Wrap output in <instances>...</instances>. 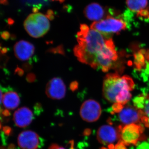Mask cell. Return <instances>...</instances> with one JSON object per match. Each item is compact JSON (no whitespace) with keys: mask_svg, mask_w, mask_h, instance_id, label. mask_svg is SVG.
<instances>
[{"mask_svg":"<svg viewBox=\"0 0 149 149\" xmlns=\"http://www.w3.org/2000/svg\"><path fill=\"white\" fill-rule=\"evenodd\" d=\"M46 94L49 98L61 100L66 94V87L59 77H54L48 82L46 86Z\"/></svg>","mask_w":149,"mask_h":149,"instance_id":"ba28073f","label":"cell"},{"mask_svg":"<svg viewBox=\"0 0 149 149\" xmlns=\"http://www.w3.org/2000/svg\"><path fill=\"white\" fill-rule=\"evenodd\" d=\"M26 80L28 83H33L36 80V75L33 73H28L26 76Z\"/></svg>","mask_w":149,"mask_h":149,"instance_id":"d6986e66","label":"cell"},{"mask_svg":"<svg viewBox=\"0 0 149 149\" xmlns=\"http://www.w3.org/2000/svg\"><path fill=\"white\" fill-rule=\"evenodd\" d=\"M118 128L120 134L119 140H121L125 146H136L139 141L146 139V136L143 134V125L141 123H132L124 126L120 125Z\"/></svg>","mask_w":149,"mask_h":149,"instance_id":"277c9868","label":"cell"},{"mask_svg":"<svg viewBox=\"0 0 149 149\" xmlns=\"http://www.w3.org/2000/svg\"><path fill=\"white\" fill-rule=\"evenodd\" d=\"M91 133V132L90 130H89V129H86V130H85V131H84V134L85 135H86V136H87V135H90Z\"/></svg>","mask_w":149,"mask_h":149,"instance_id":"f546056e","label":"cell"},{"mask_svg":"<svg viewBox=\"0 0 149 149\" xmlns=\"http://www.w3.org/2000/svg\"><path fill=\"white\" fill-rule=\"evenodd\" d=\"M52 1H58L60 3H62L63 2H64V1H65V0H52Z\"/></svg>","mask_w":149,"mask_h":149,"instance_id":"d6a6232c","label":"cell"},{"mask_svg":"<svg viewBox=\"0 0 149 149\" xmlns=\"http://www.w3.org/2000/svg\"><path fill=\"white\" fill-rule=\"evenodd\" d=\"M77 39L78 44L73 51L80 62L104 72L112 68L118 56L111 38L81 24Z\"/></svg>","mask_w":149,"mask_h":149,"instance_id":"6da1fadb","label":"cell"},{"mask_svg":"<svg viewBox=\"0 0 149 149\" xmlns=\"http://www.w3.org/2000/svg\"><path fill=\"white\" fill-rule=\"evenodd\" d=\"M46 16L50 20H53L54 18V15L53 11L51 10H49L47 11Z\"/></svg>","mask_w":149,"mask_h":149,"instance_id":"7402d4cb","label":"cell"},{"mask_svg":"<svg viewBox=\"0 0 149 149\" xmlns=\"http://www.w3.org/2000/svg\"><path fill=\"white\" fill-rule=\"evenodd\" d=\"M1 36L3 40H8L10 37V34L7 31H3L1 33Z\"/></svg>","mask_w":149,"mask_h":149,"instance_id":"603a6c76","label":"cell"},{"mask_svg":"<svg viewBox=\"0 0 149 149\" xmlns=\"http://www.w3.org/2000/svg\"><path fill=\"white\" fill-rule=\"evenodd\" d=\"M135 84L133 79L128 76L120 77L117 73L107 74L104 80L103 93L104 97L113 104L120 94L126 91H132Z\"/></svg>","mask_w":149,"mask_h":149,"instance_id":"7a4b0ae2","label":"cell"},{"mask_svg":"<svg viewBox=\"0 0 149 149\" xmlns=\"http://www.w3.org/2000/svg\"><path fill=\"white\" fill-rule=\"evenodd\" d=\"M26 2H27L31 4H41L42 3L47 1V0H25Z\"/></svg>","mask_w":149,"mask_h":149,"instance_id":"cb8c5ba5","label":"cell"},{"mask_svg":"<svg viewBox=\"0 0 149 149\" xmlns=\"http://www.w3.org/2000/svg\"><path fill=\"white\" fill-rule=\"evenodd\" d=\"M138 16L140 18L145 19H149V11L144 10L138 13Z\"/></svg>","mask_w":149,"mask_h":149,"instance_id":"e0dca14e","label":"cell"},{"mask_svg":"<svg viewBox=\"0 0 149 149\" xmlns=\"http://www.w3.org/2000/svg\"><path fill=\"white\" fill-rule=\"evenodd\" d=\"M35 48L32 43L25 40L18 41L14 46V52L17 58L22 61L28 60L33 55Z\"/></svg>","mask_w":149,"mask_h":149,"instance_id":"8fae6325","label":"cell"},{"mask_svg":"<svg viewBox=\"0 0 149 149\" xmlns=\"http://www.w3.org/2000/svg\"><path fill=\"white\" fill-rule=\"evenodd\" d=\"M33 119L32 111L27 107H22L15 112L13 120L17 126L24 128L28 126Z\"/></svg>","mask_w":149,"mask_h":149,"instance_id":"7c38bea8","label":"cell"},{"mask_svg":"<svg viewBox=\"0 0 149 149\" xmlns=\"http://www.w3.org/2000/svg\"><path fill=\"white\" fill-rule=\"evenodd\" d=\"M3 131L4 132L6 135L10 136L12 133V129L10 127L8 126H5L3 128Z\"/></svg>","mask_w":149,"mask_h":149,"instance_id":"d4e9b609","label":"cell"},{"mask_svg":"<svg viewBox=\"0 0 149 149\" xmlns=\"http://www.w3.org/2000/svg\"><path fill=\"white\" fill-rule=\"evenodd\" d=\"M1 51L2 53H5L7 52V49L6 48H4L3 49V50H1Z\"/></svg>","mask_w":149,"mask_h":149,"instance_id":"1f68e13d","label":"cell"},{"mask_svg":"<svg viewBox=\"0 0 149 149\" xmlns=\"http://www.w3.org/2000/svg\"><path fill=\"white\" fill-rule=\"evenodd\" d=\"M97 138L102 145H110L120 139V134L118 128L110 125H103L97 130Z\"/></svg>","mask_w":149,"mask_h":149,"instance_id":"9c48e42d","label":"cell"},{"mask_svg":"<svg viewBox=\"0 0 149 149\" xmlns=\"http://www.w3.org/2000/svg\"><path fill=\"white\" fill-rule=\"evenodd\" d=\"M1 113L4 116H8L10 115V113L8 109L3 110Z\"/></svg>","mask_w":149,"mask_h":149,"instance_id":"83f0119b","label":"cell"},{"mask_svg":"<svg viewBox=\"0 0 149 149\" xmlns=\"http://www.w3.org/2000/svg\"><path fill=\"white\" fill-rule=\"evenodd\" d=\"M126 22L120 19L108 16L106 18L98 21L94 22L91 28L107 35L109 34L119 33L126 29Z\"/></svg>","mask_w":149,"mask_h":149,"instance_id":"5b68a950","label":"cell"},{"mask_svg":"<svg viewBox=\"0 0 149 149\" xmlns=\"http://www.w3.org/2000/svg\"><path fill=\"white\" fill-rule=\"evenodd\" d=\"M15 72L17 73L19 76H22L23 74V72H23V70L17 67L16 70H15Z\"/></svg>","mask_w":149,"mask_h":149,"instance_id":"4316f807","label":"cell"},{"mask_svg":"<svg viewBox=\"0 0 149 149\" xmlns=\"http://www.w3.org/2000/svg\"><path fill=\"white\" fill-rule=\"evenodd\" d=\"M6 109L13 110L16 109L20 103V98L18 94L13 90H7L3 95L1 93V102Z\"/></svg>","mask_w":149,"mask_h":149,"instance_id":"5bb4252c","label":"cell"},{"mask_svg":"<svg viewBox=\"0 0 149 149\" xmlns=\"http://www.w3.org/2000/svg\"><path fill=\"white\" fill-rule=\"evenodd\" d=\"M126 3L130 10L138 13L147 7L148 0H126Z\"/></svg>","mask_w":149,"mask_h":149,"instance_id":"9a60e30c","label":"cell"},{"mask_svg":"<svg viewBox=\"0 0 149 149\" xmlns=\"http://www.w3.org/2000/svg\"><path fill=\"white\" fill-rule=\"evenodd\" d=\"M84 14L89 20L98 21L103 19L105 16V10L100 5L97 3H92L84 9Z\"/></svg>","mask_w":149,"mask_h":149,"instance_id":"4fadbf2b","label":"cell"},{"mask_svg":"<svg viewBox=\"0 0 149 149\" xmlns=\"http://www.w3.org/2000/svg\"><path fill=\"white\" fill-rule=\"evenodd\" d=\"M102 109L100 104L95 100H88L83 102L80 109V116L86 122H93L100 118Z\"/></svg>","mask_w":149,"mask_h":149,"instance_id":"8992f818","label":"cell"},{"mask_svg":"<svg viewBox=\"0 0 149 149\" xmlns=\"http://www.w3.org/2000/svg\"><path fill=\"white\" fill-rule=\"evenodd\" d=\"M17 143L21 149H37L40 147V138L34 131L25 130L19 135Z\"/></svg>","mask_w":149,"mask_h":149,"instance_id":"30bf717a","label":"cell"},{"mask_svg":"<svg viewBox=\"0 0 149 149\" xmlns=\"http://www.w3.org/2000/svg\"><path fill=\"white\" fill-rule=\"evenodd\" d=\"M48 149H65L63 147L59 146L56 144H52V145L49 147Z\"/></svg>","mask_w":149,"mask_h":149,"instance_id":"484cf974","label":"cell"},{"mask_svg":"<svg viewBox=\"0 0 149 149\" xmlns=\"http://www.w3.org/2000/svg\"><path fill=\"white\" fill-rule=\"evenodd\" d=\"M137 144L136 149H149V140L148 142H143Z\"/></svg>","mask_w":149,"mask_h":149,"instance_id":"ac0fdd59","label":"cell"},{"mask_svg":"<svg viewBox=\"0 0 149 149\" xmlns=\"http://www.w3.org/2000/svg\"><path fill=\"white\" fill-rule=\"evenodd\" d=\"M49 20L47 16L43 14H31L24 21V29L31 37L40 38L49 30L50 25Z\"/></svg>","mask_w":149,"mask_h":149,"instance_id":"3957f363","label":"cell"},{"mask_svg":"<svg viewBox=\"0 0 149 149\" xmlns=\"http://www.w3.org/2000/svg\"><path fill=\"white\" fill-rule=\"evenodd\" d=\"M145 115L143 111L135 106L127 105L123 107L118 113V118L123 125L142 123L141 119Z\"/></svg>","mask_w":149,"mask_h":149,"instance_id":"52a82bcc","label":"cell"},{"mask_svg":"<svg viewBox=\"0 0 149 149\" xmlns=\"http://www.w3.org/2000/svg\"><path fill=\"white\" fill-rule=\"evenodd\" d=\"M114 149H127L125 145L120 140H118V142L114 147Z\"/></svg>","mask_w":149,"mask_h":149,"instance_id":"ffe728a7","label":"cell"},{"mask_svg":"<svg viewBox=\"0 0 149 149\" xmlns=\"http://www.w3.org/2000/svg\"><path fill=\"white\" fill-rule=\"evenodd\" d=\"M141 109L149 118V95L145 94L142 97L141 103Z\"/></svg>","mask_w":149,"mask_h":149,"instance_id":"2e32d148","label":"cell"},{"mask_svg":"<svg viewBox=\"0 0 149 149\" xmlns=\"http://www.w3.org/2000/svg\"><path fill=\"white\" fill-rule=\"evenodd\" d=\"M1 3L4 5H7L8 4V0H1Z\"/></svg>","mask_w":149,"mask_h":149,"instance_id":"f1b7e54d","label":"cell"},{"mask_svg":"<svg viewBox=\"0 0 149 149\" xmlns=\"http://www.w3.org/2000/svg\"><path fill=\"white\" fill-rule=\"evenodd\" d=\"M8 24H13L14 22L13 19H12L9 18L8 19Z\"/></svg>","mask_w":149,"mask_h":149,"instance_id":"4dcf8cb0","label":"cell"},{"mask_svg":"<svg viewBox=\"0 0 149 149\" xmlns=\"http://www.w3.org/2000/svg\"><path fill=\"white\" fill-rule=\"evenodd\" d=\"M78 83L77 81H73V82L70 83V90L74 92L78 89Z\"/></svg>","mask_w":149,"mask_h":149,"instance_id":"44dd1931","label":"cell"},{"mask_svg":"<svg viewBox=\"0 0 149 149\" xmlns=\"http://www.w3.org/2000/svg\"><path fill=\"white\" fill-rule=\"evenodd\" d=\"M102 149H107L106 148H102Z\"/></svg>","mask_w":149,"mask_h":149,"instance_id":"836d02e7","label":"cell"}]
</instances>
